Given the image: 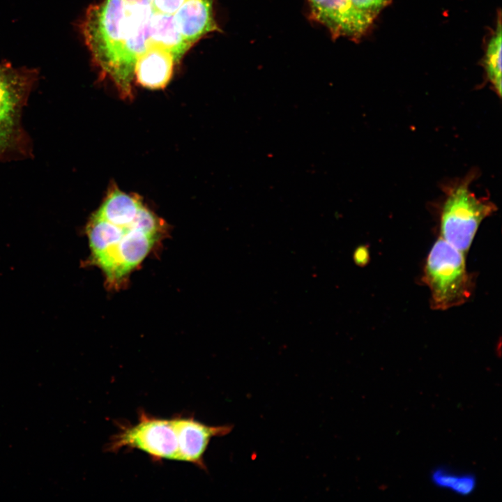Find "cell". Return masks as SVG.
Wrapping results in <instances>:
<instances>
[{"instance_id":"8","label":"cell","mask_w":502,"mask_h":502,"mask_svg":"<svg viewBox=\"0 0 502 502\" xmlns=\"http://www.w3.org/2000/svg\"><path fill=\"white\" fill-rule=\"evenodd\" d=\"M213 3V0H187L174 14L179 32L192 45L204 35L219 30Z\"/></svg>"},{"instance_id":"9","label":"cell","mask_w":502,"mask_h":502,"mask_svg":"<svg viewBox=\"0 0 502 502\" xmlns=\"http://www.w3.org/2000/svg\"><path fill=\"white\" fill-rule=\"evenodd\" d=\"M175 62L169 50L158 45L149 46L137 59L136 79L149 89L164 88L171 79Z\"/></svg>"},{"instance_id":"13","label":"cell","mask_w":502,"mask_h":502,"mask_svg":"<svg viewBox=\"0 0 502 502\" xmlns=\"http://www.w3.org/2000/svg\"><path fill=\"white\" fill-rule=\"evenodd\" d=\"M501 13L494 32L486 46L483 67L486 78L499 97L501 96Z\"/></svg>"},{"instance_id":"10","label":"cell","mask_w":502,"mask_h":502,"mask_svg":"<svg viewBox=\"0 0 502 502\" xmlns=\"http://www.w3.org/2000/svg\"><path fill=\"white\" fill-rule=\"evenodd\" d=\"M150 23L151 45H160L169 50L178 62L192 45L179 32L174 14L160 13L152 8Z\"/></svg>"},{"instance_id":"1","label":"cell","mask_w":502,"mask_h":502,"mask_svg":"<svg viewBox=\"0 0 502 502\" xmlns=\"http://www.w3.org/2000/svg\"><path fill=\"white\" fill-rule=\"evenodd\" d=\"M162 225L143 205L128 224H114L96 213L86 227L93 262L111 285H119L149 254L160 238Z\"/></svg>"},{"instance_id":"16","label":"cell","mask_w":502,"mask_h":502,"mask_svg":"<svg viewBox=\"0 0 502 502\" xmlns=\"http://www.w3.org/2000/svg\"><path fill=\"white\" fill-rule=\"evenodd\" d=\"M356 261L358 263H366L368 259V252L367 249L361 248L358 250L356 254Z\"/></svg>"},{"instance_id":"14","label":"cell","mask_w":502,"mask_h":502,"mask_svg":"<svg viewBox=\"0 0 502 502\" xmlns=\"http://www.w3.org/2000/svg\"><path fill=\"white\" fill-rule=\"evenodd\" d=\"M353 6L375 20L379 13L385 8L391 0H351Z\"/></svg>"},{"instance_id":"15","label":"cell","mask_w":502,"mask_h":502,"mask_svg":"<svg viewBox=\"0 0 502 502\" xmlns=\"http://www.w3.org/2000/svg\"><path fill=\"white\" fill-rule=\"evenodd\" d=\"M187 0H153L152 8L160 13L174 14Z\"/></svg>"},{"instance_id":"3","label":"cell","mask_w":502,"mask_h":502,"mask_svg":"<svg viewBox=\"0 0 502 502\" xmlns=\"http://www.w3.org/2000/svg\"><path fill=\"white\" fill-rule=\"evenodd\" d=\"M423 281L431 294V306L446 310L466 302L473 281L466 267L464 254L439 238L425 262Z\"/></svg>"},{"instance_id":"11","label":"cell","mask_w":502,"mask_h":502,"mask_svg":"<svg viewBox=\"0 0 502 502\" xmlns=\"http://www.w3.org/2000/svg\"><path fill=\"white\" fill-rule=\"evenodd\" d=\"M142 206L138 198L113 189L96 213L110 222L128 224L135 220Z\"/></svg>"},{"instance_id":"4","label":"cell","mask_w":502,"mask_h":502,"mask_svg":"<svg viewBox=\"0 0 502 502\" xmlns=\"http://www.w3.org/2000/svg\"><path fill=\"white\" fill-rule=\"evenodd\" d=\"M180 434L177 417L160 418L142 411L137 422L121 425L106 450L118 452L122 448L137 449L146 453L153 460L179 461Z\"/></svg>"},{"instance_id":"12","label":"cell","mask_w":502,"mask_h":502,"mask_svg":"<svg viewBox=\"0 0 502 502\" xmlns=\"http://www.w3.org/2000/svg\"><path fill=\"white\" fill-rule=\"evenodd\" d=\"M429 479L435 487L460 496L471 495L477 487V478L473 473L457 472L443 466L434 469Z\"/></svg>"},{"instance_id":"2","label":"cell","mask_w":502,"mask_h":502,"mask_svg":"<svg viewBox=\"0 0 502 502\" xmlns=\"http://www.w3.org/2000/svg\"><path fill=\"white\" fill-rule=\"evenodd\" d=\"M477 174L472 169L464 177L441 185L440 238L464 254L469 249L480 223L497 209L489 198L477 197L471 190Z\"/></svg>"},{"instance_id":"5","label":"cell","mask_w":502,"mask_h":502,"mask_svg":"<svg viewBox=\"0 0 502 502\" xmlns=\"http://www.w3.org/2000/svg\"><path fill=\"white\" fill-rule=\"evenodd\" d=\"M38 74L33 68L0 63V160L24 144L21 114Z\"/></svg>"},{"instance_id":"6","label":"cell","mask_w":502,"mask_h":502,"mask_svg":"<svg viewBox=\"0 0 502 502\" xmlns=\"http://www.w3.org/2000/svg\"><path fill=\"white\" fill-rule=\"evenodd\" d=\"M124 1L105 0L89 8L82 24L95 63L111 75L124 40Z\"/></svg>"},{"instance_id":"7","label":"cell","mask_w":502,"mask_h":502,"mask_svg":"<svg viewBox=\"0 0 502 502\" xmlns=\"http://www.w3.org/2000/svg\"><path fill=\"white\" fill-rule=\"evenodd\" d=\"M310 18L326 26L333 39L358 42L374 19L357 9L351 0H307Z\"/></svg>"}]
</instances>
